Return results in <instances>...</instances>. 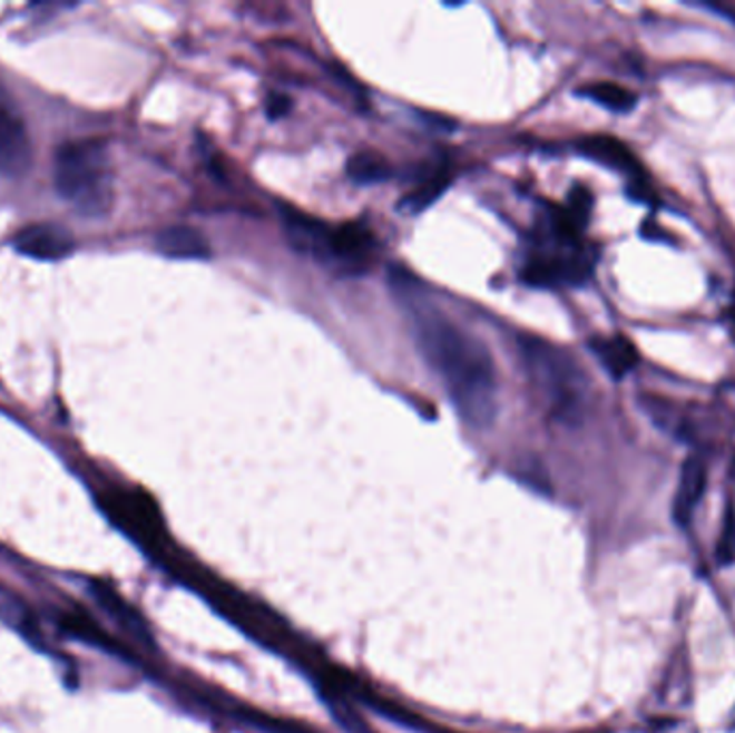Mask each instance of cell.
Returning <instances> with one entry per match:
<instances>
[{
  "mask_svg": "<svg viewBox=\"0 0 735 733\" xmlns=\"http://www.w3.org/2000/svg\"><path fill=\"white\" fill-rule=\"evenodd\" d=\"M579 152L585 157H589V159H594V162H598V164H602L611 170L630 175L633 182L644 179V170H641V164H639L637 155L633 154L628 149V145L621 143L619 138L605 136V134L587 136L579 143Z\"/></svg>",
  "mask_w": 735,
  "mask_h": 733,
  "instance_id": "30bf717a",
  "label": "cell"
},
{
  "mask_svg": "<svg viewBox=\"0 0 735 733\" xmlns=\"http://www.w3.org/2000/svg\"><path fill=\"white\" fill-rule=\"evenodd\" d=\"M707 487V465L699 455H693L684 460L679 471V482L674 497V519L679 527H686Z\"/></svg>",
  "mask_w": 735,
  "mask_h": 733,
  "instance_id": "9c48e42d",
  "label": "cell"
},
{
  "mask_svg": "<svg viewBox=\"0 0 735 733\" xmlns=\"http://www.w3.org/2000/svg\"><path fill=\"white\" fill-rule=\"evenodd\" d=\"M99 506L108 515V519L117 522L122 531H127L136 540L149 545L159 540L161 525L147 495L134 490H106L99 497Z\"/></svg>",
  "mask_w": 735,
  "mask_h": 733,
  "instance_id": "277c9868",
  "label": "cell"
},
{
  "mask_svg": "<svg viewBox=\"0 0 735 733\" xmlns=\"http://www.w3.org/2000/svg\"><path fill=\"white\" fill-rule=\"evenodd\" d=\"M716 559L718 564L727 566L735 561V508L729 504L723 517L721 525V536H718V549H716Z\"/></svg>",
  "mask_w": 735,
  "mask_h": 733,
  "instance_id": "ac0fdd59",
  "label": "cell"
},
{
  "mask_svg": "<svg viewBox=\"0 0 735 733\" xmlns=\"http://www.w3.org/2000/svg\"><path fill=\"white\" fill-rule=\"evenodd\" d=\"M390 284L409 314L420 353L439 374L460 420L489 428L499 413V381L489 349L434 306L409 272L392 267Z\"/></svg>",
  "mask_w": 735,
  "mask_h": 733,
  "instance_id": "6da1fadb",
  "label": "cell"
},
{
  "mask_svg": "<svg viewBox=\"0 0 735 733\" xmlns=\"http://www.w3.org/2000/svg\"><path fill=\"white\" fill-rule=\"evenodd\" d=\"M55 187L78 214H108L115 201V184L106 145L95 138L65 143L55 157Z\"/></svg>",
  "mask_w": 735,
  "mask_h": 733,
  "instance_id": "7a4b0ae2",
  "label": "cell"
},
{
  "mask_svg": "<svg viewBox=\"0 0 735 733\" xmlns=\"http://www.w3.org/2000/svg\"><path fill=\"white\" fill-rule=\"evenodd\" d=\"M291 110V99L282 92H272L267 97V115L270 119H282Z\"/></svg>",
  "mask_w": 735,
  "mask_h": 733,
  "instance_id": "ffe728a7",
  "label": "cell"
},
{
  "mask_svg": "<svg viewBox=\"0 0 735 733\" xmlns=\"http://www.w3.org/2000/svg\"><path fill=\"white\" fill-rule=\"evenodd\" d=\"M280 215H282V226H284L288 244L293 245L297 252L310 254V256L318 258L321 263H325L332 228L327 224H323L321 219H314L291 207H282Z\"/></svg>",
  "mask_w": 735,
  "mask_h": 733,
  "instance_id": "ba28073f",
  "label": "cell"
},
{
  "mask_svg": "<svg viewBox=\"0 0 735 733\" xmlns=\"http://www.w3.org/2000/svg\"><path fill=\"white\" fill-rule=\"evenodd\" d=\"M450 185V177L445 175V170H437V175H432L429 179H424L422 184L418 185L415 189H411L402 201H400V212L406 214H420L427 212L430 205L445 192V187Z\"/></svg>",
  "mask_w": 735,
  "mask_h": 733,
  "instance_id": "2e32d148",
  "label": "cell"
},
{
  "mask_svg": "<svg viewBox=\"0 0 735 733\" xmlns=\"http://www.w3.org/2000/svg\"><path fill=\"white\" fill-rule=\"evenodd\" d=\"M579 95L596 101L598 106L612 113H630L637 106V95L615 82H594L582 87Z\"/></svg>",
  "mask_w": 735,
  "mask_h": 733,
  "instance_id": "9a60e30c",
  "label": "cell"
},
{
  "mask_svg": "<svg viewBox=\"0 0 735 733\" xmlns=\"http://www.w3.org/2000/svg\"><path fill=\"white\" fill-rule=\"evenodd\" d=\"M346 173L349 179H353L357 185L381 184L392 177L390 164L374 154L353 155L346 164Z\"/></svg>",
  "mask_w": 735,
  "mask_h": 733,
  "instance_id": "e0dca14e",
  "label": "cell"
},
{
  "mask_svg": "<svg viewBox=\"0 0 735 733\" xmlns=\"http://www.w3.org/2000/svg\"><path fill=\"white\" fill-rule=\"evenodd\" d=\"M591 275V261L581 254H536L522 267L521 280L533 289H557L564 284L579 286Z\"/></svg>",
  "mask_w": 735,
  "mask_h": 733,
  "instance_id": "8992f818",
  "label": "cell"
},
{
  "mask_svg": "<svg viewBox=\"0 0 735 733\" xmlns=\"http://www.w3.org/2000/svg\"><path fill=\"white\" fill-rule=\"evenodd\" d=\"M89 587H91L92 598L106 612L110 613L117 622H121V626H125L131 633H136V635H147L140 615L122 600L121 594L115 587H110L106 580H91Z\"/></svg>",
  "mask_w": 735,
  "mask_h": 733,
  "instance_id": "4fadbf2b",
  "label": "cell"
},
{
  "mask_svg": "<svg viewBox=\"0 0 735 733\" xmlns=\"http://www.w3.org/2000/svg\"><path fill=\"white\" fill-rule=\"evenodd\" d=\"M589 349L612 379H624L639 366V351L626 336L594 338Z\"/></svg>",
  "mask_w": 735,
  "mask_h": 733,
  "instance_id": "7c38bea8",
  "label": "cell"
},
{
  "mask_svg": "<svg viewBox=\"0 0 735 733\" xmlns=\"http://www.w3.org/2000/svg\"><path fill=\"white\" fill-rule=\"evenodd\" d=\"M13 247L22 256H29L35 261L57 263L74 252L76 242L65 228L57 224H32V226L22 228L20 233H16Z\"/></svg>",
  "mask_w": 735,
  "mask_h": 733,
  "instance_id": "52a82bcc",
  "label": "cell"
},
{
  "mask_svg": "<svg viewBox=\"0 0 735 733\" xmlns=\"http://www.w3.org/2000/svg\"><path fill=\"white\" fill-rule=\"evenodd\" d=\"M519 351L531 383L547 398L552 413L561 420H575L581 411L585 385L579 366L542 338L525 334L519 338Z\"/></svg>",
  "mask_w": 735,
  "mask_h": 733,
  "instance_id": "3957f363",
  "label": "cell"
},
{
  "mask_svg": "<svg viewBox=\"0 0 735 733\" xmlns=\"http://www.w3.org/2000/svg\"><path fill=\"white\" fill-rule=\"evenodd\" d=\"M31 162L29 129L7 92L0 89V175L7 179L24 177L31 168Z\"/></svg>",
  "mask_w": 735,
  "mask_h": 733,
  "instance_id": "5b68a950",
  "label": "cell"
},
{
  "mask_svg": "<svg viewBox=\"0 0 735 733\" xmlns=\"http://www.w3.org/2000/svg\"><path fill=\"white\" fill-rule=\"evenodd\" d=\"M61 628L65 633H69L71 637L80 639V642L91 643V645L104 647V649L115 652V654H122L119 643L115 642L108 633H104L87 613H62Z\"/></svg>",
  "mask_w": 735,
  "mask_h": 733,
  "instance_id": "5bb4252c",
  "label": "cell"
},
{
  "mask_svg": "<svg viewBox=\"0 0 735 733\" xmlns=\"http://www.w3.org/2000/svg\"><path fill=\"white\" fill-rule=\"evenodd\" d=\"M591 205H594V198H591V194L587 192V187L577 185V187L570 192V196H568V205H566L564 209L568 212V215H570L581 228H585V224H587V219H589V214H591Z\"/></svg>",
  "mask_w": 735,
  "mask_h": 733,
  "instance_id": "d6986e66",
  "label": "cell"
},
{
  "mask_svg": "<svg viewBox=\"0 0 735 733\" xmlns=\"http://www.w3.org/2000/svg\"><path fill=\"white\" fill-rule=\"evenodd\" d=\"M155 250L175 261H209L212 245L189 226H168L155 237Z\"/></svg>",
  "mask_w": 735,
  "mask_h": 733,
  "instance_id": "8fae6325",
  "label": "cell"
}]
</instances>
